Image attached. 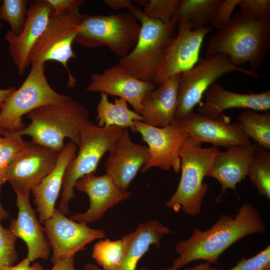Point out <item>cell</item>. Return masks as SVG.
I'll return each instance as SVG.
<instances>
[{
    "label": "cell",
    "mask_w": 270,
    "mask_h": 270,
    "mask_svg": "<svg viewBox=\"0 0 270 270\" xmlns=\"http://www.w3.org/2000/svg\"><path fill=\"white\" fill-rule=\"evenodd\" d=\"M78 148V146L71 142L66 144L59 153L54 168L32 190L40 222H44L51 217L54 212L56 202L62 190L65 171L76 156Z\"/></svg>",
    "instance_id": "obj_24"
},
{
    "label": "cell",
    "mask_w": 270,
    "mask_h": 270,
    "mask_svg": "<svg viewBox=\"0 0 270 270\" xmlns=\"http://www.w3.org/2000/svg\"><path fill=\"white\" fill-rule=\"evenodd\" d=\"M258 146L249 166L247 176L259 194L270 199V153Z\"/></svg>",
    "instance_id": "obj_30"
},
{
    "label": "cell",
    "mask_w": 270,
    "mask_h": 270,
    "mask_svg": "<svg viewBox=\"0 0 270 270\" xmlns=\"http://www.w3.org/2000/svg\"><path fill=\"white\" fill-rule=\"evenodd\" d=\"M126 246V236L116 240H100L94 245L92 256L104 270H115L123 260Z\"/></svg>",
    "instance_id": "obj_29"
},
{
    "label": "cell",
    "mask_w": 270,
    "mask_h": 270,
    "mask_svg": "<svg viewBox=\"0 0 270 270\" xmlns=\"http://www.w3.org/2000/svg\"><path fill=\"white\" fill-rule=\"evenodd\" d=\"M239 0H222L210 22L212 27L220 30L224 28L231 19L232 12Z\"/></svg>",
    "instance_id": "obj_36"
},
{
    "label": "cell",
    "mask_w": 270,
    "mask_h": 270,
    "mask_svg": "<svg viewBox=\"0 0 270 270\" xmlns=\"http://www.w3.org/2000/svg\"><path fill=\"white\" fill-rule=\"evenodd\" d=\"M240 10L256 16L270 15V0H240Z\"/></svg>",
    "instance_id": "obj_37"
},
{
    "label": "cell",
    "mask_w": 270,
    "mask_h": 270,
    "mask_svg": "<svg viewBox=\"0 0 270 270\" xmlns=\"http://www.w3.org/2000/svg\"><path fill=\"white\" fill-rule=\"evenodd\" d=\"M82 270H104L100 268L97 266L92 264H88L85 265Z\"/></svg>",
    "instance_id": "obj_45"
},
{
    "label": "cell",
    "mask_w": 270,
    "mask_h": 270,
    "mask_svg": "<svg viewBox=\"0 0 270 270\" xmlns=\"http://www.w3.org/2000/svg\"><path fill=\"white\" fill-rule=\"evenodd\" d=\"M132 130L140 134L148 144L150 158L142 168V172L156 167L166 171L172 168L174 172L178 173L180 153L189 136L178 124L174 122L159 128L136 120Z\"/></svg>",
    "instance_id": "obj_11"
},
{
    "label": "cell",
    "mask_w": 270,
    "mask_h": 270,
    "mask_svg": "<svg viewBox=\"0 0 270 270\" xmlns=\"http://www.w3.org/2000/svg\"><path fill=\"white\" fill-rule=\"evenodd\" d=\"M1 2H2V0H0V4L1 3ZM2 26H3V24H2V22H1V20H0V31L1 29L2 28Z\"/></svg>",
    "instance_id": "obj_48"
},
{
    "label": "cell",
    "mask_w": 270,
    "mask_h": 270,
    "mask_svg": "<svg viewBox=\"0 0 270 270\" xmlns=\"http://www.w3.org/2000/svg\"><path fill=\"white\" fill-rule=\"evenodd\" d=\"M52 11L55 12L76 8H80L83 6L85 1L83 0H48Z\"/></svg>",
    "instance_id": "obj_38"
},
{
    "label": "cell",
    "mask_w": 270,
    "mask_h": 270,
    "mask_svg": "<svg viewBox=\"0 0 270 270\" xmlns=\"http://www.w3.org/2000/svg\"><path fill=\"white\" fill-rule=\"evenodd\" d=\"M16 90L14 87H8L4 89H0V108L2 109V106L8 98V96Z\"/></svg>",
    "instance_id": "obj_42"
},
{
    "label": "cell",
    "mask_w": 270,
    "mask_h": 270,
    "mask_svg": "<svg viewBox=\"0 0 270 270\" xmlns=\"http://www.w3.org/2000/svg\"><path fill=\"white\" fill-rule=\"evenodd\" d=\"M230 118L223 114L212 119L200 114L192 112L179 120L174 121L188 134L196 143L212 144L226 148L250 144L238 122L230 123Z\"/></svg>",
    "instance_id": "obj_15"
},
{
    "label": "cell",
    "mask_w": 270,
    "mask_h": 270,
    "mask_svg": "<svg viewBox=\"0 0 270 270\" xmlns=\"http://www.w3.org/2000/svg\"><path fill=\"white\" fill-rule=\"evenodd\" d=\"M180 0H150L144 5V14L150 18L170 23L177 10Z\"/></svg>",
    "instance_id": "obj_33"
},
{
    "label": "cell",
    "mask_w": 270,
    "mask_h": 270,
    "mask_svg": "<svg viewBox=\"0 0 270 270\" xmlns=\"http://www.w3.org/2000/svg\"><path fill=\"white\" fill-rule=\"evenodd\" d=\"M184 270H218V269L215 267L212 266L211 264L209 262H205L186 268Z\"/></svg>",
    "instance_id": "obj_43"
},
{
    "label": "cell",
    "mask_w": 270,
    "mask_h": 270,
    "mask_svg": "<svg viewBox=\"0 0 270 270\" xmlns=\"http://www.w3.org/2000/svg\"><path fill=\"white\" fill-rule=\"evenodd\" d=\"M0 134H3V132L0 130Z\"/></svg>",
    "instance_id": "obj_49"
},
{
    "label": "cell",
    "mask_w": 270,
    "mask_h": 270,
    "mask_svg": "<svg viewBox=\"0 0 270 270\" xmlns=\"http://www.w3.org/2000/svg\"><path fill=\"white\" fill-rule=\"evenodd\" d=\"M212 29L210 26L193 28L188 22L180 23L178 32L168 46L153 82L160 85L193 68L200 60L204 38Z\"/></svg>",
    "instance_id": "obj_12"
},
{
    "label": "cell",
    "mask_w": 270,
    "mask_h": 270,
    "mask_svg": "<svg viewBox=\"0 0 270 270\" xmlns=\"http://www.w3.org/2000/svg\"><path fill=\"white\" fill-rule=\"evenodd\" d=\"M89 110L72 97L62 102L41 106L28 113L30 123L17 132L32 141L60 152L68 138L78 147L82 128L89 120Z\"/></svg>",
    "instance_id": "obj_3"
},
{
    "label": "cell",
    "mask_w": 270,
    "mask_h": 270,
    "mask_svg": "<svg viewBox=\"0 0 270 270\" xmlns=\"http://www.w3.org/2000/svg\"><path fill=\"white\" fill-rule=\"evenodd\" d=\"M60 152L30 141L10 164L6 182L14 192H31L54 168Z\"/></svg>",
    "instance_id": "obj_14"
},
{
    "label": "cell",
    "mask_w": 270,
    "mask_h": 270,
    "mask_svg": "<svg viewBox=\"0 0 270 270\" xmlns=\"http://www.w3.org/2000/svg\"><path fill=\"white\" fill-rule=\"evenodd\" d=\"M204 102L199 104L198 112L217 119L228 109L242 108L268 112L270 108V90L254 94H240L229 91L214 82L206 91Z\"/></svg>",
    "instance_id": "obj_22"
},
{
    "label": "cell",
    "mask_w": 270,
    "mask_h": 270,
    "mask_svg": "<svg viewBox=\"0 0 270 270\" xmlns=\"http://www.w3.org/2000/svg\"><path fill=\"white\" fill-rule=\"evenodd\" d=\"M130 12L140 22V32L134 48L118 64L134 77L153 82L176 26L152 19L134 6Z\"/></svg>",
    "instance_id": "obj_4"
},
{
    "label": "cell",
    "mask_w": 270,
    "mask_h": 270,
    "mask_svg": "<svg viewBox=\"0 0 270 270\" xmlns=\"http://www.w3.org/2000/svg\"><path fill=\"white\" fill-rule=\"evenodd\" d=\"M140 270H150L148 268H142L140 269ZM161 270H178L177 268H176L173 265H172L171 266H169L168 268L162 269Z\"/></svg>",
    "instance_id": "obj_46"
},
{
    "label": "cell",
    "mask_w": 270,
    "mask_h": 270,
    "mask_svg": "<svg viewBox=\"0 0 270 270\" xmlns=\"http://www.w3.org/2000/svg\"><path fill=\"white\" fill-rule=\"evenodd\" d=\"M244 132L259 146L270 150V113L260 114L252 110L242 112L238 116Z\"/></svg>",
    "instance_id": "obj_28"
},
{
    "label": "cell",
    "mask_w": 270,
    "mask_h": 270,
    "mask_svg": "<svg viewBox=\"0 0 270 270\" xmlns=\"http://www.w3.org/2000/svg\"><path fill=\"white\" fill-rule=\"evenodd\" d=\"M75 188L88 194L90 206L85 212L70 218L86 224L98 220L108 210L127 200L131 194L128 190L120 188L106 174L100 176L94 173L87 174L76 182Z\"/></svg>",
    "instance_id": "obj_18"
},
{
    "label": "cell",
    "mask_w": 270,
    "mask_h": 270,
    "mask_svg": "<svg viewBox=\"0 0 270 270\" xmlns=\"http://www.w3.org/2000/svg\"><path fill=\"white\" fill-rule=\"evenodd\" d=\"M234 72L253 78L260 77L257 72L234 66L224 54L206 56L193 68L182 73L174 121L182 120L193 112L194 107L202 102L208 88L222 76Z\"/></svg>",
    "instance_id": "obj_9"
},
{
    "label": "cell",
    "mask_w": 270,
    "mask_h": 270,
    "mask_svg": "<svg viewBox=\"0 0 270 270\" xmlns=\"http://www.w3.org/2000/svg\"><path fill=\"white\" fill-rule=\"evenodd\" d=\"M96 111V120L100 127L118 126L132 129L134 121L142 122V116L130 110L126 100L116 98L114 102H110L104 93H101Z\"/></svg>",
    "instance_id": "obj_26"
},
{
    "label": "cell",
    "mask_w": 270,
    "mask_h": 270,
    "mask_svg": "<svg viewBox=\"0 0 270 270\" xmlns=\"http://www.w3.org/2000/svg\"><path fill=\"white\" fill-rule=\"evenodd\" d=\"M104 164L106 174L122 189L128 188L148 162V146L133 142L125 128L114 143Z\"/></svg>",
    "instance_id": "obj_19"
},
{
    "label": "cell",
    "mask_w": 270,
    "mask_h": 270,
    "mask_svg": "<svg viewBox=\"0 0 270 270\" xmlns=\"http://www.w3.org/2000/svg\"><path fill=\"white\" fill-rule=\"evenodd\" d=\"M0 110H1V109H0Z\"/></svg>",
    "instance_id": "obj_50"
},
{
    "label": "cell",
    "mask_w": 270,
    "mask_h": 270,
    "mask_svg": "<svg viewBox=\"0 0 270 270\" xmlns=\"http://www.w3.org/2000/svg\"><path fill=\"white\" fill-rule=\"evenodd\" d=\"M31 262L26 258L16 265L10 266H2L0 270H44L42 266L36 262L30 264Z\"/></svg>",
    "instance_id": "obj_39"
},
{
    "label": "cell",
    "mask_w": 270,
    "mask_h": 270,
    "mask_svg": "<svg viewBox=\"0 0 270 270\" xmlns=\"http://www.w3.org/2000/svg\"><path fill=\"white\" fill-rule=\"evenodd\" d=\"M52 12L48 0L30 1L25 24L18 34L9 30L5 36L10 56L20 75L30 65L29 56L42 34Z\"/></svg>",
    "instance_id": "obj_16"
},
{
    "label": "cell",
    "mask_w": 270,
    "mask_h": 270,
    "mask_svg": "<svg viewBox=\"0 0 270 270\" xmlns=\"http://www.w3.org/2000/svg\"><path fill=\"white\" fill-rule=\"evenodd\" d=\"M222 0H180L175 14L170 23L176 26L188 22L193 28L210 23Z\"/></svg>",
    "instance_id": "obj_27"
},
{
    "label": "cell",
    "mask_w": 270,
    "mask_h": 270,
    "mask_svg": "<svg viewBox=\"0 0 270 270\" xmlns=\"http://www.w3.org/2000/svg\"><path fill=\"white\" fill-rule=\"evenodd\" d=\"M270 47V15L256 16L240 10L210 38L205 54H224L234 66L249 63L250 70L257 72Z\"/></svg>",
    "instance_id": "obj_2"
},
{
    "label": "cell",
    "mask_w": 270,
    "mask_h": 270,
    "mask_svg": "<svg viewBox=\"0 0 270 270\" xmlns=\"http://www.w3.org/2000/svg\"><path fill=\"white\" fill-rule=\"evenodd\" d=\"M258 145L250 144L226 147L215 157L206 176L217 180L222 192L216 200H220L226 190L236 192V186L248 174L250 164Z\"/></svg>",
    "instance_id": "obj_21"
},
{
    "label": "cell",
    "mask_w": 270,
    "mask_h": 270,
    "mask_svg": "<svg viewBox=\"0 0 270 270\" xmlns=\"http://www.w3.org/2000/svg\"><path fill=\"white\" fill-rule=\"evenodd\" d=\"M180 74L168 79L145 96L142 102L140 114L142 122L159 128L174 122L178 106Z\"/></svg>",
    "instance_id": "obj_23"
},
{
    "label": "cell",
    "mask_w": 270,
    "mask_h": 270,
    "mask_svg": "<svg viewBox=\"0 0 270 270\" xmlns=\"http://www.w3.org/2000/svg\"><path fill=\"white\" fill-rule=\"evenodd\" d=\"M265 230L257 209L246 202L235 215L222 214L208 230L195 228L190 238L179 242L176 246L178 256L172 265L178 270L197 260L216 264L236 242L249 234L263 233Z\"/></svg>",
    "instance_id": "obj_1"
},
{
    "label": "cell",
    "mask_w": 270,
    "mask_h": 270,
    "mask_svg": "<svg viewBox=\"0 0 270 270\" xmlns=\"http://www.w3.org/2000/svg\"><path fill=\"white\" fill-rule=\"evenodd\" d=\"M0 222V267L10 266H14L18 259L16 249V242L18 238L9 228H5Z\"/></svg>",
    "instance_id": "obj_34"
},
{
    "label": "cell",
    "mask_w": 270,
    "mask_h": 270,
    "mask_svg": "<svg viewBox=\"0 0 270 270\" xmlns=\"http://www.w3.org/2000/svg\"><path fill=\"white\" fill-rule=\"evenodd\" d=\"M16 195L18 216L12 219L9 229L25 242L27 258L32 262L39 258L47 260L51 248L45 235L44 228L36 218L30 201V192H14Z\"/></svg>",
    "instance_id": "obj_20"
},
{
    "label": "cell",
    "mask_w": 270,
    "mask_h": 270,
    "mask_svg": "<svg viewBox=\"0 0 270 270\" xmlns=\"http://www.w3.org/2000/svg\"><path fill=\"white\" fill-rule=\"evenodd\" d=\"M171 232L167 226L156 220L140 224L136 229L125 235L127 246L120 266L115 270H136L143 256L152 245L160 248L164 236Z\"/></svg>",
    "instance_id": "obj_25"
},
{
    "label": "cell",
    "mask_w": 270,
    "mask_h": 270,
    "mask_svg": "<svg viewBox=\"0 0 270 270\" xmlns=\"http://www.w3.org/2000/svg\"><path fill=\"white\" fill-rule=\"evenodd\" d=\"M157 86L152 82L143 81L130 75L118 64L101 73L92 74L86 90L117 96L140 114L142 99Z\"/></svg>",
    "instance_id": "obj_17"
},
{
    "label": "cell",
    "mask_w": 270,
    "mask_h": 270,
    "mask_svg": "<svg viewBox=\"0 0 270 270\" xmlns=\"http://www.w3.org/2000/svg\"><path fill=\"white\" fill-rule=\"evenodd\" d=\"M29 2L28 0H2L0 4V20L7 22L15 34L21 32L25 24Z\"/></svg>",
    "instance_id": "obj_31"
},
{
    "label": "cell",
    "mask_w": 270,
    "mask_h": 270,
    "mask_svg": "<svg viewBox=\"0 0 270 270\" xmlns=\"http://www.w3.org/2000/svg\"><path fill=\"white\" fill-rule=\"evenodd\" d=\"M2 184H0V190ZM9 216V214L8 212L4 208L3 206L0 202V222L6 220Z\"/></svg>",
    "instance_id": "obj_44"
},
{
    "label": "cell",
    "mask_w": 270,
    "mask_h": 270,
    "mask_svg": "<svg viewBox=\"0 0 270 270\" xmlns=\"http://www.w3.org/2000/svg\"><path fill=\"white\" fill-rule=\"evenodd\" d=\"M140 24L130 12L108 16L84 14L74 42L84 48L106 46L121 58L136 45Z\"/></svg>",
    "instance_id": "obj_8"
},
{
    "label": "cell",
    "mask_w": 270,
    "mask_h": 270,
    "mask_svg": "<svg viewBox=\"0 0 270 270\" xmlns=\"http://www.w3.org/2000/svg\"><path fill=\"white\" fill-rule=\"evenodd\" d=\"M54 264L50 270H78L74 264V256L60 260Z\"/></svg>",
    "instance_id": "obj_40"
},
{
    "label": "cell",
    "mask_w": 270,
    "mask_h": 270,
    "mask_svg": "<svg viewBox=\"0 0 270 270\" xmlns=\"http://www.w3.org/2000/svg\"><path fill=\"white\" fill-rule=\"evenodd\" d=\"M4 136H2V134H0V148L4 142Z\"/></svg>",
    "instance_id": "obj_47"
},
{
    "label": "cell",
    "mask_w": 270,
    "mask_h": 270,
    "mask_svg": "<svg viewBox=\"0 0 270 270\" xmlns=\"http://www.w3.org/2000/svg\"><path fill=\"white\" fill-rule=\"evenodd\" d=\"M270 270V246L268 245L252 258H242L228 270Z\"/></svg>",
    "instance_id": "obj_35"
},
{
    "label": "cell",
    "mask_w": 270,
    "mask_h": 270,
    "mask_svg": "<svg viewBox=\"0 0 270 270\" xmlns=\"http://www.w3.org/2000/svg\"><path fill=\"white\" fill-rule=\"evenodd\" d=\"M104 2L107 6L114 10L124 8L130 10L134 6L132 2L128 0H104Z\"/></svg>",
    "instance_id": "obj_41"
},
{
    "label": "cell",
    "mask_w": 270,
    "mask_h": 270,
    "mask_svg": "<svg viewBox=\"0 0 270 270\" xmlns=\"http://www.w3.org/2000/svg\"><path fill=\"white\" fill-rule=\"evenodd\" d=\"M220 150L217 146L204 148L190 137L180 153L181 176L178 187L166 206L177 212L182 210L189 216L198 214L208 190L204 181Z\"/></svg>",
    "instance_id": "obj_5"
},
{
    "label": "cell",
    "mask_w": 270,
    "mask_h": 270,
    "mask_svg": "<svg viewBox=\"0 0 270 270\" xmlns=\"http://www.w3.org/2000/svg\"><path fill=\"white\" fill-rule=\"evenodd\" d=\"M43 223L52 250L53 264L60 260L74 256L89 243L105 236L104 230L92 228L87 224L68 218L57 208Z\"/></svg>",
    "instance_id": "obj_13"
},
{
    "label": "cell",
    "mask_w": 270,
    "mask_h": 270,
    "mask_svg": "<svg viewBox=\"0 0 270 270\" xmlns=\"http://www.w3.org/2000/svg\"><path fill=\"white\" fill-rule=\"evenodd\" d=\"M27 77L4 102L0 110V130L4 133L18 132L24 126L23 116L44 105L65 102L72 97L56 92L48 84L45 64L34 62Z\"/></svg>",
    "instance_id": "obj_7"
},
{
    "label": "cell",
    "mask_w": 270,
    "mask_h": 270,
    "mask_svg": "<svg viewBox=\"0 0 270 270\" xmlns=\"http://www.w3.org/2000/svg\"><path fill=\"white\" fill-rule=\"evenodd\" d=\"M80 8L52 11L45 30L40 37L29 56L30 64L34 62L44 63L54 60L61 64L68 76V86L73 88L76 78L68 68L70 60L75 58L72 45L74 42L82 16Z\"/></svg>",
    "instance_id": "obj_10"
},
{
    "label": "cell",
    "mask_w": 270,
    "mask_h": 270,
    "mask_svg": "<svg viewBox=\"0 0 270 270\" xmlns=\"http://www.w3.org/2000/svg\"><path fill=\"white\" fill-rule=\"evenodd\" d=\"M125 128L118 126L100 127L90 121L82 128L78 152L64 172L61 197L57 208L70 212L68 204L76 197L74 185L83 176L94 173L103 156L111 149Z\"/></svg>",
    "instance_id": "obj_6"
},
{
    "label": "cell",
    "mask_w": 270,
    "mask_h": 270,
    "mask_svg": "<svg viewBox=\"0 0 270 270\" xmlns=\"http://www.w3.org/2000/svg\"><path fill=\"white\" fill-rule=\"evenodd\" d=\"M3 134L4 140L0 148V184L2 185L6 182L8 167L27 143L17 132Z\"/></svg>",
    "instance_id": "obj_32"
}]
</instances>
